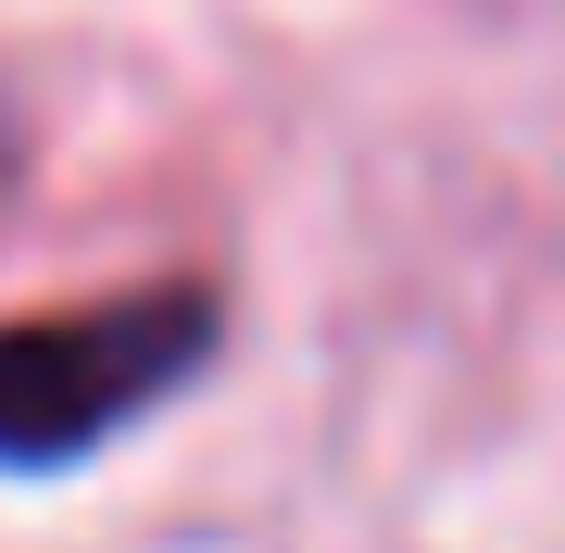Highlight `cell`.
Here are the masks:
<instances>
[{
  "mask_svg": "<svg viewBox=\"0 0 565 553\" xmlns=\"http://www.w3.org/2000/svg\"><path fill=\"white\" fill-rule=\"evenodd\" d=\"M214 340H226V302L202 277H151L76 315H13L0 328V466L39 478V466L126 440L214 365Z\"/></svg>",
  "mask_w": 565,
  "mask_h": 553,
  "instance_id": "6da1fadb",
  "label": "cell"
}]
</instances>
